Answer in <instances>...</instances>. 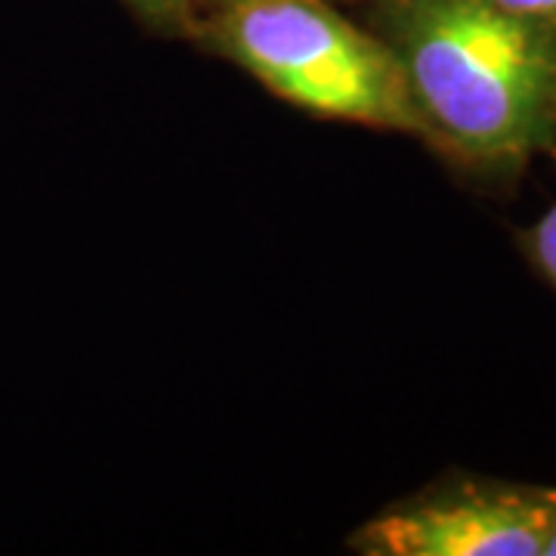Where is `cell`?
<instances>
[{
  "instance_id": "cell-1",
  "label": "cell",
  "mask_w": 556,
  "mask_h": 556,
  "mask_svg": "<svg viewBox=\"0 0 556 556\" xmlns=\"http://www.w3.org/2000/svg\"><path fill=\"white\" fill-rule=\"evenodd\" d=\"M427 139L477 167H517L556 139V25L495 0H375Z\"/></svg>"
},
{
  "instance_id": "cell-5",
  "label": "cell",
  "mask_w": 556,
  "mask_h": 556,
  "mask_svg": "<svg viewBox=\"0 0 556 556\" xmlns=\"http://www.w3.org/2000/svg\"><path fill=\"white\" fill-rule=\"evenodd\" d=\"M529 254L538 263V269L551 278L556 288V204L538 219L535 229L529 232Z\"/></svg>"
},
{
  "instance_id": "cell-3",
  "label": "cell",
  "mask_w": 556,
  "mask_h": 556,
  "mask_svg": "<svg viewBox=\"0 0 556 556\" xmlns=\"http://www.w3.org/2000/svg\"><path fill=\"white\" fill-rule=\"evenodd\" d=\"M556 492L460 489L375 517L353 547L368 556H544Z\"/></svg>"
},
{
  "instance_id": "cell-4",
  "label": "cell",
  "mask_w": 556,
  "mask_h": 556,
  "mask_svg": "<svg viewBox=\"0 0 556 556\" xmlns=\"http://www.w3.org/2000/svg\"><path fill=\"white\" fill-rule=\"evenodd\" d=\"M139 22L155 31L192 35L195 22L207 10V0H121Z\"/></svg>"
},
{
  "instance_id": "cell-6",
  "label": "cell",
  "mask_w": 556,
  "mask_h": 556,
  "mask_svg": "<svg viewBox=\"0 0 556 556\" xmlns=\"http://www.w3.org/2000/svg\"><path fill=\"white\" fill-rule=\"evenodd\" d=\"M495 3L526 20L556 25V0H495Z\"/></svg>"
},
{
  "instance_id": "cell-2",
  "label": "cell",
  "mask_w": 556,
  "mask_h": 556,
  "mask_svg": "<svg viewBox=\"0 0 556 556\" xmlns=\"http://www.w3.org/2000/svg\"><path fill=\"white\" fill-rule=\"evenodd\" d=\"M192 35L309 115L427 137L393 47L334 0H226Z\"/></svg>"
},
{
  "instance_id": "cell-8",
  "label": "cell",
  "mask_w": 556,
  "mask_h": 556,
  "mask_svg": "<svg viewBox=\"0 0 556 556\" xmlns=\"http://www.w3.org/2000/svg\"><path fill=\"white\" fill-rule=\"evenodd\" d=\"M214 3H226V0H207V7H214ZM334 3H338V0H334ZM201 16H204V13H201Z\"/></svg>"
},
{
  "instance_id": "cell-7",
  "label": "cell",
  "mask_w": 556,
  "mask_h": 556,
  "mask_svg": "<svg viewBox=\"0 0 556 556\" xmlns=\"http://www.w3.org/2000/svg\"><path fill=\"white\" fill-rule=\"evenodd\" d=\"M544 556H556V519L554 529H551V538H547V547H544Z\"/></svg>"
}]
</instances>
